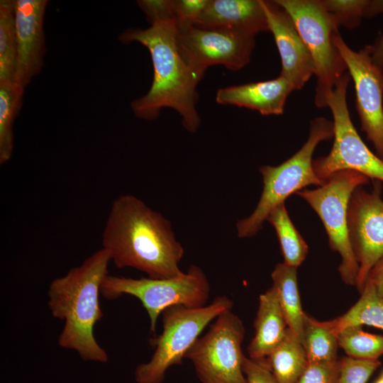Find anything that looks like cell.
<instances>
[{"instance_id": "obj_37", "label": "cell", "mask_w": 383, "mask_h": 383, "mask_svg": "<svg viewBox=\"0 0 383 383\" xmlns=\"http://www.w3.org/2000/svg\"><path fill=\"white\" fill-rule=\"evenodd\" d=\"M381 377H382V378H383V372H382V376H381Z\"/></svg>"}, {"instance_id": "obj_15", "label": "cell", "mask_w": 383, "mask_h": 383, "mask_svg": "<svg viewBox=\"0 0 383 383\" xmlns=\"http://www.w3.org/2000/svg\"><path fill=\"white\" fill-rule=\"evenodd\" d=\"M47 0H15L18 62L15 85L21 90L43 66L45 52L43 21Z\"/></svg>"}, {"instance_id": "obj_2", "label": "cell", "mask_w": 383, "mask_h": 383, "mask_svg": "<svg viewBox=\"0 0 383 383\" xmlns=\"http://www.w3.org/2000/svg\"><path fill=\"white\" fill-rule=\"evenodd\" d=\"M174 19L160 21L145 29L129 28L118 39L123 43L137 42L149 51L153 79L149 91L131 103L135 116L152 121L162 108L174 109L182 117L184 128L195 133L200 125L196 109V87L204 76L193 70L184 60L177 41Z\"/></svg>"}, {"instance_id": "obj_11", "label": "cell", "mask_w": 383, "mask_h": 383, "mask_svg": "<svg viewBox=\"0 0 383 383\" xmlns=\"http://www.w3.org/2000/svg\"><path fill=\"white\" fill-rule=\"evenodd\" d=\"M177 45L181 56L196 72L223 65L237 71L247 65L255 48V35L235 30L201 28L194 26L178 30Z\"/></svg>"}, {"instance_id": "obj_5", "label": "cell", "mask_w": 383, "mask_h": 383, "mask_svg": "<svg viewBox=\"0 0 383 383\" xmlns=\"http://www.w3.org/2000/svg\"><path fill=\"white\" fill-rule=\"evenodd\" d=\"M233 303L217 296L208 306L187 307L175 305L162 311V331L150 339L155 348L150 361L135 368L137 383H162L167 370L179 365L204 328L223 312L231 310Z\"/></svg>"}, {"instance_id": "obj_1", "label": "cell", "mask_w": 383, "mask_h": 383, "mask_svg": "<svg viewBox=\"0 0 383 383\" xmlns=\"http://www.w3.org/2000/svg\"><path fill=\"white\" fill-rule=\"evenodd\" d=\"M101 243L118 268H135L155 279L184 274L179 267L184 248L170 221L135 196L113 200Z\"/></svg>"}, {"instance_id": "obj_19", "label": "cell", "mask_w": 383, "mask_h": 383, "mask_svg": "<svg viewBox=\"0 0 383 383\" xmlns=\"http://www.w3.org/2000/svg\"><path fill=\"white\" fill-rule=\"evenodd\" d=\"M278 301L288 328L301 340L306 314L301 306L297 284V267L278 263L271 274Z\"/></svg>"}, {"instance_id": "obj_3", "label": "cell", "mask_w": 383, "mask_h": 383, "mask_svg": "<svg viewBox=\"0 0 383 383\" xmlns=\"http://www.w3.org/2000/svg\"><path fill=\"white\" fill-rule=\"evenodd\" d=\"M110 261L108 252L101 248L65 275L53 279L48 287L51 314L64 321L58 345L77 352L85 361L106 363L109 360L94 329L103 317L99 294Z\"/></svg>"}, {"instance_id": "obj_21", "label": "cell", "mask_w": 383, "mask_h": 383, "mask_svg": "<svg viewBox=\"0 0 383 383\" xmlns=\"http://www.w3.org/2000/svg\"><path fill=\"white\" fill-rule=\"evenodd\" d=\"M359 300L343 315L326 321L338 335L344 328L367 325L383 330V300L367 280Z\"/></svg>"}, {"instance_id": "obj_17", "label": "cell", "mask_w": 383, "mask_h": 383, "mask_svg": "<svg viewBox=\"0 0 383 383\" xmlns=\"http://www.w3.org/2000/svg\"><path fill=\"white\" fill-rule=\"evenodd\" d=\"M293 91L291 83L279 75L270 80L221 88L216 92V101L221 105L248 108L264 116L280 115Z\"/></svg>"}, {"instance_id": "obj_9", "label": "cell", "mask_w": 383, "mask_h": 383, "mask_svg": "<svg viewBox=\"0 0 383 383\" xmlns=\"http://www.w3.org/2000/svg\"><path fill=\"white\" fill-rule=\"evenodd\" d=\"M350 79L347 71L327 98L326 105L333 118L334 141L327 155L313 160V168L324 182L333 173L348 170L383 182V161L364 143L350 118L346 99Z\"/></svg>"}, {"instance_id": "obj_14", "label": "cell", "mask_w": 383, "mask_h": 383, "mask_svg": "<svg viewBox=\"0 0 383 383\" xmlns=\"http://www.w3.org/2000/svg\"><path fill=\"white\" fill-rule=\"evenodd\" d=\"M270 31L278 49L282 70L294 90L303 88L315 74L311 53L287 11L275 1L261 0Z\"/></svg>"}, {"instance_id": "obj_35", "label": "cell", "mask_w": 383, "mask_h": 383, "mask_svg": "<svg viewBox=\"0 0 383 383\" xmlns=\"http://www.w3.org/2000/svg\"><path fill=\"white\" fill-rule=\"evenodd\" d=\"M379 13H383V0H368L365 17H371Z\"/></svg>"}, {"instance_id": "obj_28", "label": "cell", "mask_w": 383, "mask_h": 383, "mask_svg": "<svg viewBox=\"0 0 383 383\" xmlns=\"http://www.w3.org/2000/svg\"><path fill=\"white\" fill-rule=\"evenodd\" d=\"M340 372L338 383H367L379 367V360H362L344 357L340 360Z\"/></svg>"}, {"instance_id": "obj_36", "label": "cell", "mask_w": 383, "mask_h": 383, "mask_svg": "<svg viewBox=\"0 0 383 383\" xmlns=\"http://www.w3.org/2000/svg\"><path fill=\"white\" fill-rule=\"evenodd\" d=\"M374 383H383V378L380 377Z\"/></svg>"}, {"instance_id": "obj_20", "label": "cell", "mask_w": 383, "mask_h": 383, "mask_svg": "<svg viewBox=\"0 0 383 383\" xmlns=\"http://www.w3.org/2000/svg\"><path fill=\"white\" fill-rule=\"evenodd\" d=\"M265 361L279 383H296L309 364L301 340L289 328Z\"/></svg>"}, {"instance_id": "obj_12", "label": "cell", "mask_w": 383, "mask_h": 383, "mask_svg": "<svg viewBox=\"0 0 383 383\" xmlns=\"http://www.w3.org/2000/svg\"><path fill=\"white\" fill-rule=\"evenodd\" d=\"M334 43L354 83L361 130L383 161V68L373 62L370 45L356 52L345 43L339 31L334 35Z\"/></svg>"}, {"instance_id": "obj_16", "label": "cell", "mask_w": 383, "mask_h": 383, "mask_svg": "<svg viewBox=\"0 0 383 383\" xmlns=\"http://www.w3.org/2000/svg\"><path fill=\"white\" fill-rule=\"evenodd\" d=\"M194 26L231 29L255 36L269 31L261 0H209Z\"/></svg>"}, {"instance_id": "obj_24", "label": "cell", "mask_w": 383, "mask_h": 383, "mask_svg": "<svg viewBox=\"0 0 383 383\" xmlns=\"http://www.w3.org/2000/svg\"><path fill=\"white\" fill-rule=\"evenodd\" d=\"M301 343L309 363L338 360V335L326 321H319L306 314Z\"/></svg>"}, {"instance_id": "obj_30", "label": "cell", "mask_w": 383, "mask_h": 383, "mask_svg": "<svg viewBox=\"0 0 383 383\" xmlns=\"http://www.w3.org/2000/svg\"><path fill=\"white\" fill-rule=\"evenodd\" d=\"M209 0H174L177 29L194 26Z\"/></svg>"}, {"instance_id": "obj_6", "label": "cell", "mask_w": 383, "mask_h": 383, "mask_svg": "<svg viewBox=\"0 0 383 383\" xmlns=\"http://www.w3.org/2000/svg\"><path fill=\"white\" fill-rule=\"evenodd\" d=\"M292 18L312 57L316 77L315 104L326 107L327 98L348 71L334 43L338 26L321 0H274Z\"/></svg>"}, {"instance_id": "obj_33", "label": "cell", "mask_w": 383, "mask_h": 383, "mask_svg": "<svg viewBox=\"0 0 383 383\" xmlns=\"http://www.w3.org/2000/svg\"><path fill=\"white\" fill-rule=\"evenodd\" d=\"M367 280L371 282L377 295L383 300V255L371 269Z\"/></svg>"}, {"instance_id": "obj_7", "label": "cell", "mask_w": 383, "mask_h": 383, "mask_svg": "<svg viewBox=\"0 0 383 383\" xmlns=\"http://www.w3.org/2000/svg\"><path fill=\"white\" fill-rule=\"evenodd\" d=\"M210 285L204 271L192 265L179 277L169 279H133L108 274L101 286V294L110 300L128 294L136 297L146 310L150 329L155 335L157 319L167 308L183 305L206 306Z\"/></svg>"}, {"instance_id": "obj_13", "label": "cell", "mask_w": 383, "mask_h": 383, "mask_svg": "<svg viewBox=\"0 0 383 383\" xmlns=\"http://www.w3.org/2000/svg\"><path fill=\"white\" fill-rule=\"evenodd\" d=\"M373 189L356 188L348 208L350 245L359 265L356 287L362 292L368 274L383 255V201L381 181L372 180Z\"/></svg>"}, {"instance_id": "obj_25", "label": "cell", "mask_w": 383, "mask_h": 383, "mask_svg": "<svg viewBox=\"0 0 383 383\" xmlns=\"http://www.w3.org/2000/svg\"><path fill=\"white\" fill-rule=\"evenodd\" d=\"M23 90L16 85L0 84V165L11 157L14 147L13 126L20 111Z\"/></svg>"}, {"instance_id": "obj_27", "label": "cell", "mask_w": 383, "mask_h": 383, "mask_svg": "<svg viewBox=\"0 0 383 383\" xmlns=\"http://www.w3.org/2000/svg\"><path fill=\"white\" fill-rule=\"evenodd\" d=\"M338 27L354 28L365 17L368 0H321Z\"/></svg>"}, {"instance_id": "obj_26", "label": "cell", "mask_w": 383, "mask_h": 383, "mask_svg": "<svg viewBox=\"0 0 383 383\" xmlns=\"http://www.w3.org/2000/svg\"><path fill=\"white\" fill-rule=\"evenodd\" d=\"M362 326H351L338 333V346L348 356L362 360H378L383 355V336L364 331Z\"/></svg>"}, {"instance_id": "obj_31", "label": "cell", "mask_w": 383, "mask_h": 383, "mask_svg": "<svg viewBox=\"0 0 383 383\" xmlns=\"http://www.w3.org/2000/svg\"><path fill=\"white\" fill-rule=\"evenodd\" d=\"M137 4L150 25L163 21L176 20L174 0H139Z\"/></svg>"}, {"instance_id": "obj_4", "label": "cell", "mask_w": 383, "mask_h": 383, "mask_svg": "<svg viewBox=\"0 0 383 383\" xmlns=\"http://www.w3.org/2000/svg\"><path fill=\"white\" fill-rule=\"evenodd\" d=\"M333 137V123L324 117L311 121L306 142L290 158L277 166L264 165L259 170L262 177L263 189L253 212L236 223L239 238L256 235L267 221L269 213L292 194L309 185L322 186L313 168V154L318 144Z\"/></svg>"}, {"instance_id": "obj_34", "label": "cell", "mask_w": 383, "mask_h": 383, "mask_svg": "<svg viewBox=\"0 0 383 383\" xmlns=\"http://www.w3.org/2000/svg\"><path fill=\"white\" fill-rule=\"evenodd\" d=\"M370 45L371 55L374 64L383 68V34L379 35Z\"/></svg>"}, {"instance_id": "obj_22", "label": "cell", "mask_w": 383, "mask_h": 383, "mask_svg": "<svg viewBox=\"0 0 383 383\" xmlns=\"http://www.w3.org/2000/svg\"><path fill=\"white\" fill-rule=\"evenodd\" d=\"M17 62L15 0H1L0 84L15 85Z\"/></svg>"}, {"instance_id": "obj_10", "label": "cell", "mask_w": 383, "mask_h": 383, "mask_svg": "<svg viewBox=\"0 0 383 383\" xmlns=\"http://www.w3.org/2000/svg\"><path fill=\"white\" fill-rule=\"evenodd\" d=\"M244 335L243 321L228 310L196 340L185 358L193 363L201 383H247L241 349Z\"/></svg>"}, {"instance_id": "obj_29", "label": "cell", "mask_w": 383, "mask_h": 383, "mask_svg": "<svg viewBox=\"0 0 383 383\" xmlns=\"http://www.w3.org/2000/svg\"><path fill=\"white\" fill-rule=\"evenodd\" d=\"M340 360L309 363L296 383H338Z\"/></svg>"}, {"instance_id": "obj_8", "label": "cell", "mask_w": 383, "mask_h": 383, "mask_svg": "<svg viewBox=\"0 0 383 383\" xmlns=\"http://www.w3.org/2000/svg\"><path fill=\"white\" fill-rule=\"evenodd\" d=\"M369 182L367 176L357 171L341 170L330 175L322 186L296 193L311 206L321 218L330 248L341 257L338 267L340 277L350 285H356L359 265L349 239L348 204L353 191Z\"/></svg>"}, {"instance_id": "obj_18", "label": "cell", "mask_w": 383, "mask_h": 383, "mask_svg": "<svg viewBox=\"0 0 383 383\" xmlns=\"http://www.w3.org/2000/svg\"><path fill=\"white\" fill-rule=\"evenodd\" d=\"M254 327L255 335L248 353L250 358L262 360L282 341L288 328L272 286L260 296Z\"/></svg>"}, {"instance_id": "obj_32", "label": "cell", "mask_w": 383, "mask_h": 383, "mask_svg": "<svg viewBox=\"0 0 383 383\" xmlns=\"http://www.w3.org/2000/svg\"><path fill=\"white\" fill-rule=\"evenodd\" d=\"M243 370L247 383H279L265 361L244 357Z\"/></svg>"}, {"instance_id": "obj_23", "label": "cell", "mask_w": 383, "mask_h": 383, "mask_svg": "<svg viewBox=\"0 0 383 383\" xmlns=\"http://www.w3.org/2000/svg\"><path fill=\"white\" fill-rule=\"evenodd\" d=\"M267 221L276 231L284 263L298 267L304 261L309 247L291 221L284 204L275 207L269 213Z\"/></svg>"}]
</instances>
